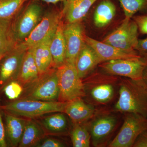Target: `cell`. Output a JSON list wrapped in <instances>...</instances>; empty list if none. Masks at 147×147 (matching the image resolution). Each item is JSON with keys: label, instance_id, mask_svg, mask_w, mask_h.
Listing matches in <instances>:
<instances>
[{"label": "cell", "instance_id": "cell-7", "mask_svg": "<svg viewBox=\"0 0 147 147\" xmlns=\"http://www.w3.org/2000/svg\"><path fill=\"white\" fill-rule=\"evenodd\" d=\"M138 32V26L133 19L124 18L121 26L102 41L125 51H136L139 40Z\"/></svg>", "mask_w": 147, "mask_h": 147}, {"label": "cell", "instance_id": "cell-19", "mask_svg": "<svg viewBox=\"0 0 147 147\" xmlns=\"http://www.w3.org/2000/svg\"><path fill=\"white\" fill-rule=\"evenodd\" d=\"M54 35L30 48L32 50L39 75L45 73L53 67V58L50 52V45Z\"/></svg>", "mask_w": 147, "mask_h": 147}, {"label": "cell", "instance_id": "cell-11", "mask_svg": "<svg viewBox=\"0 0 147 147\" xmlns=\"http://www.w3.org/2000/svg\"><path fill=\"white\" fill-rule=\"evenodd\" d=\"M27 50L23 42H18L4 56L0 67V84L16 80Z\"/></svg>", "mask_w": 147, "mask_h": 147}, {"label": "cell", "instance_id": "cell-33", "mask_svg": "<svg viewBox=\"0 0 147 147\" xmlns=\"http://www.w3.org/2000/svg\"><path fill=\"white\" fill-rule=\"evenodd\" d=\"M133 147H147V130L139 135L134 142Z\"/></svg>", "mask_w": 147, "mask_h": 147}, {"label": "cell", "instance_id": "cell-26", "mask_svg": "<svg viewBox=\"0 0 147 147\" xmlns=\"http://www.w3.org/2000/svg\"><path fill=\"white\" fill-rule=\"evenodd\" d=\"M60 113L46 117L42 123L47 131L58 133L65 131L67 126V121L64 114Z\"/></svg>", "mask_w": 147, "mask_h": 147}, {"label": "cell", "instance_id": "cell-30", "mask_svg": "<svg viewBox=\"0 0 147 147\" xmlns=\"http://www.w3.org/2000/svg\"><path fill=\"white\" fill-rule=\"evenodd\" d=\"M135 50L141 59L147 64V38L139 39Z\"/></svg>", "mask_w": 147, "mask_h": 147}, {"label": "cell", "instance_id": "cell-1", "mask_svg": "<svg viewBox=\"0 0 147 147\" xmlns=\"http://www.w3.org/2000/svg\"><path fill=\"white\" fill-rule=\"evenodd\" d=\"M119 84V97L115 110L121 113H137L147 117V85L143 79L124 77Z\"/></svg>", "mask_w": 147, "mask_h": 147}, {"label": "cell", "instance_id": "cell-8", "mask_svg": "<svg viewBox=\"0 0 147 147\" xmlns=\"http://www.w3.org/2000/svg\"><path fill=\"white\" fill-rule=\"evenodd\" d=\"M41 13L40 6L32 3L12 20V29L18 42H23L34 30L41 20Z\"/></svg>", "mask_w": 147, "mask_h": 147}, {"label": "cell", "instance_id": "cell-27", "mask_svg": "<svg viewBox=\"0 0 147 147\" xmlns=\"http://www.w3.org/2000/svg\"><path fill=\"white\" fill-rule=\"evenodd\" d=\"M126 19H131L137 12L147 13V0H118Z\"/></svg>", "mask_w": 147, "mask_h": 147}, {"label": "cell", "instance_id": "cell-31", "mask_svg": "<svg viewBox=\"0 0 147 147\" xmlns=\"http://www.w3.org/2000/svg\"><path fill=\"white\" fill-rule=\"evenodd\" d=\"M132 18L137 24L140 32L147 34V14L134 16Z\"/></svg>", "mask_w": 147, "mask_h": 147}, {"label": "cell", "instance_id": "cell-13", "mask_svg": "<svg viewBox=\"0 0 147 147\" xmlns=\"http://www.w3.org/2000/svg\"><path fill=\"white\" fill-rule=\"evenodd\" d=\"M85 42L94 50L102 62L117 59H133L140 58L137 51H126L108 43L85 36Z\"/></svg>", "mask_w": 147, "mask_h": 147}, {"label": "cell", "instance_id": "cell-18", "mask_svg": "<svg viewBox=\"0 0 147 147\" xmlns=\"http://www.w3.org/2000/svg\"><path fill=\"white\" fill-rule=\"evenodd\" d=\"M64 113L74 124H81L91 118L94 114V109L79 98L68 102Z\"/></svg>", "mask_w": 147, "mask_h": 147}, {"label": "cell", "instance_id": "cell-16", "mask_svg": "<svg viewBox=\"0 0 147 147\" xmlns=\"http://www.w3.org/2000/svg\"><path fill=\"white\" fill-rule=\"evenodd\" d=\"M64 25L61 20L51 40L50 50L53 58V67L57 69L65 62L66 45L64 35Z\"/></svg>", "mask_w": 147, "mask_h": 147}, {"label": "cell", "instance_id": "cell-20", "mask_svg": "<svg viewBox=\"0 0 147 147\" xmlns=\"http://www.w3.org/2000/svg\"><path fill=\"white\" fill-rule=\"evenodd\" d=\"M117 122V119L111 116L100 117L93 122L91 126L90 134L94 145H98L111 134Z\"/></svg>", "mask_w": 147, "mask_h": 147}, {"label": "cell", "instance_id": "cell-22", "mask_svg": "<svg viewBox=\"0 0 147 147\" xmlns=\"http://www.w3.org/2000/svg\"><path fill=\"white\" fill-rule=\"evenodd\" d=\"M12 20L0 19V56H5L18 43L12 27Z\"/></svg>", "mask_w": 147, "mask_h": 147}, {"label": "cell", "instance_id": "cell-5", "mask_svg": "<svg viewBox=\"0 0 147 147\" xmlns=\"http://www.w3.org/2000/svg\"><path fill=\"white\" fill-rule=\"evenodd\" d=\"M117 77L104 72L91 73L83 82L86 95L88 94L95 103H108L115 96V85L119 81Z\"/></svg>", "mask_w": 147, "mask_h": 147}, {"label": "cell", "instance_id": "cell-37", "mask_svg": "<svg viewBox=\"0 0 147 147\" xmlns=\"http://www.w3.org/2000/svg\"><path fill=\"white\" fill-rule=\"evenodd\" d=\"M3 57V56H0V61H1V60L2 59Z\"/></svg>", "mask_w": 147, "mask_h": 147}, {"label": "cell", "instance_id": "cell-21", "mask_svg": "<svg viewBox=\"0 0 147 147\" xmlns=\"http://www.w3.org/2000/svg\"><path fill=\"white\" fill-rule=\"evenodd\" d=\"M6 129L11 146L17 147L19 144L27 121L10 114L5 115Z\"/></svg>", "mask_w": 147, "mask_h": 147}, {"label": "cell", "instance_id": "cell-29", "mask_svg": "<svg viewBox=\"0 0 147 147\" xmlns=\"http://www.w3.org/2000/svg\"><path fill=\"white\" fill-rule=\"evenodd\" d=\"M24 88L16 80H13L4 88L6 96L10 100H15L20 97L24 91Z\"/></svg>", "mask_w": 147, "mask_h": 147}, {"label": "cell", "instance_id": "cell-34", "mask_svg": "<svg viewBox=\"0 0 147 147\" xmlns=\"http://www.w3.org/2000/svg\"><path fill=\"white\" fill-rule=\"evenodd\" d=\"M7 146L5 140V131L3 123L2 116L0 112V147Z\"/></svg>", "mask_w": 147, "mask_h": 147}, {"label": "cell", "instance_id": "cell-9", "mask_svg": "<svg viewBox=\"0 0 147 147\" xmlns=\"http://www.w3.org/2000/svg\"><path fill=\"white\" fill-rule=\"evenodd\" d=\"M147 64L141 58L133 59L113 60L99 65L103 72L113 76H123L133 80L142 79Z\"/></svg>", "mask_w": 147, "mask_h": 147}, {"label": "cell", "instance_id": "cell-10", "mask_svg": "<svg viewBox=\"0 0 147 147\" xmlns=\"http://www.w3.org/2000/svg\"><path fill=\"white\" fill-rule=\"evenodd\" d=\"M62 17L61 12L53 11L46 13L30 35L23 41L28 49L55 34Z\"/></svg>", "mask_w": 147, "mask_h": 147}, {"label": "cell", "instance_id": "cell-36", "mask_svg": "<svg viewBox=\"0 0 147 147\" xmlns=\"http://www.w3.org/2000/svg\"><path fill=\"white\" fill-rule=\"evenodd\" d=\"M142 79L147 85V65L146 66V67L143 71Z\"/></svg>", "mask_w": 147, "mask_h": 147}, {"label": "cell", "instance_id": "cell-12", "mask_svg": "<svg viewBox=\"0 0 147 147\" xmlns=\"http://www.w3.org/2000/svg\"><path fill=\"white\" fill-rule=\"evenodd\" d=\"M63 33L66 45L65 62L75 64L76 58L86 42L81 22L64 24Z\"/></svg>", "mask_w": 147, "mask_h": 147}, {"label": "cell", "instance_id": "cell-35", "mask_svg": "<svg viewBox=\"0 0 147 147\" xmlns=\"http://www.w3.org/2000/svg\"><path fill=\"white\" fill-rule=\"evenodd\" d=\"M44 2L48 3L55 4L59 2H64L66 0H39Z\"/></svg>", "mask_w": 147, "mask_h": 147}, {"label": "cell", "instance_id": "cell-6", "mask_svg": "<svg viewBox=\"0 0 147 147\" xmlns=\"http://www.w3.org/2000/svg\"><path fill=\"white\" fill-rule=\"evenodd\" d=\"M147 130V117L134 113H127L118 134L108 146L133 147L137 138Z\"/></svg>", "mask_w": 147, "mask_h": 147}, {"label": "cell", "instance_id": "cell-24", "mask_svg": "<svg viewBox=\"0 0 147 147\" xmlns=\"http://www.w3.org/2000/svg\"><path fill=\"white\" fill-rule=\"evenodd\" d=\"M44 135V131L37 124L32 121H27L23 137L18 146H32L36 145Z\"/></svg>", "mask_w": 147, "mask_h": 147}, {"label": "cell", "instance_id": "cell-25", "mask_svg": "<svg viewBox=\"0 0 147 147\" xmlns=\"http://www.w3.org/2000/svg\"><path fill=\"white\" fill-rule=\"evenodd\" d=\"M28 0H0V19L13 20Z\"/></svg>", "mask_w": 147, "mask_h": 147}, {"label": "cell", "instance_id": "cell-28", "mask_svg": "<svg viewBox=\"0 0 147 147\" xmlns=\"http://www.w3.org/2000/svg\"><path fill=\"white\" fill-rule=\"evenodd\" d=\"M71 132V142L74 147H89L90 144V134L85 126L75 125Z\"/></svg>", "mask_w": 147, "mask_h": 147}, {"label": "cell", "instance_id": "cell-2", "mask_svg": "<svg viewBox=\"0 0 147 147\" xmlns=\"http://www.w3.org/2000/svg\"><path fill=\"white\" fill-rule=\"evenodd\" d=\"M59 88L57 69L52 67L24 88L20 99L58 101Z\"/></svg>", "mask_w": 147, "mask_h": 147}, {"label": "cell", "instance_id": "cell-3", "mask_svg": "<svg viewBox=\"0 0 147 147\" xmlns=\"http://www.w3.org/2000/svg\"><path fill=\"white\" fill-rule=\"evenodd\" d=\"M67 102L20 99L0 108L13 115L34 118L48 113H64Z\"/></svg>", "mask_w": 147, "mask_h": 147}, {"label": "cell", "instance_id": "cell-23", "mask_svg": "<svg viewBox=\"0 0 147 147\" xmlns=\"http://www.w3.org/2000/svg\"><path fill=\"white\" fill-rule=\"evenodd\" d=\"M115 6L110 0H104L97 6L94 15V23L98 28L110 24L115 16Z\"/></svg>", "mask_w": 147, "mask_h": 147}, {"label": "cell", "instance_id": "cell-15", "mask_svg": "<svg viewBox=\"0 0 147 147\" xmlns=\"http://www.w3.org/2000/svg\"><path fill=\"white\" fill-rule=\"evenodd\" d=\"M97 0H66L61 11L67 23L82 22Z\"/></svg>", "mask_w": 147, "mask_h": 147}, {"label": "cell", "instance_id": "cell-17", "mask_svg": "<svg viewBox=\"0 0 147 147\" xmlns=\"http://www.w3.org/2000/svg\"><path fill=\"white\" fill-rule=\"evenodd\" d=\"M39 76L32 50L29 48L24 55L16 80L25 88L35 81Z\"/></svg>", "mask_w": 147, "mask_h": 147}, {"label": "cell", "instance_id": "cell-14", "mask_svg": "<svg viewBox=\"0 0 147 147\" xmlns=\"http://www.w3.org/2000/svg\"><path fill=\"white\" fill-rule=\"evenodd\" d=\"M102 63L97 54L85 42L75 62V66L81 79H85Z\"/></svg>", "mask_w": 147, "mask_h": 147}, {"label": "cell", "instance_id": "cell-32", "mask_svg": "<svg viewBox=\"0 0 147 147\" xmlns=\"http://www.w3.org/2000/svg\"><path fill=\"white\" fill-rule=\"evenodd\" d=\"M36 147H63L65 145L57 139L48 138L45 139L42 143L36 145Z\"/></svg>", "mask_w": 147, "mask_h": 147}, {"label": "cell", "instance_id": "cell-4", "mask_svg": "<svg viewBox=\"0 0 147 147\" xmlns=\"http://www.w3.org/2000/svg\"><path fill=\"white\" fill-rule=\"evenodd\" d=\"M57 69L59 88L58 101L68 102L86 96L84 83L75 64L65 62Z\"/></svg>", "mask_w": 147, "mask_h": 147}]
</instances>
